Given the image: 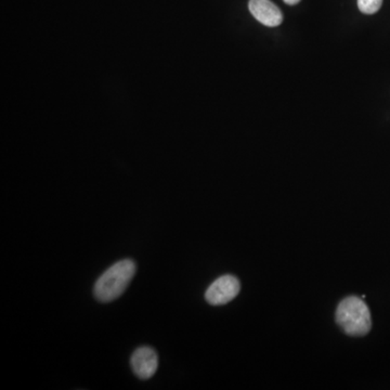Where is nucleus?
I'll return each mask as SVG.
<instances>
[{
  "instance_id": "obj_2",
  "label": "nucleus",
  "mask_w": 390,
  "mask_h": 390,
  "mask_svg": "<svg viewBox=\"0 0 390 390\" xmlns=\"http://www.w3.org/2000/svg\"><path fill=\"white\" fill-rule=\"evenodd\" d=\"M336 321L349 336H364L371 331L372 320L368 305L358 297L342 300L336 311Z\"/></svg>"
},
{
  "instance_id": "obj_1",
  "label": "nucleus",
  "mask_w": 390,
  "mask_h": 390,
  "mask_svg": "<svg viewBox=\"0 0 390 390\" xmlns=\"http://www.w3.org/2000/svg\"><path fill=\"white\" fill-rule=\"evenodd\" d=\"M132 259H123L112 265L95 282L93 294L100 302H111L122 296L136 275Z\"/></svg>"
},
{
  "instance_id": "obj_3",
  "label": "nucleus",
  "mask_w": 390,
  "mask_h": 390,
  "mask_svg": "<svg viewBox=\"0 0 390 390\" xmlns=\"http://www.w3.org/2000/svg\"><path fill=\"white\" fill-rule=\"evenodd\" d=\"M240 290L241 284L238 278L226 275L218 278L211 284L205 292V298L213 306H221L233 300L238 295Z\"/></svg>"
},
{
  "instance_id": "obj_5",
  "label": "nucleus",
  "mask_w": 390,
  "mask_h": 390,
  "mask_svg": "<svg viewBox=\"0 0 390 390\" xmlns=\"http://www.w3.org/2000/svg\"><path fill=\"white\" fill-rule=\"evenodd\" d=\"M248 7L253 16L263 26L275 28L283 22L281 10L270 0H251Z\"/></svg>"
},
{
  "instance_id": "obj_4",
  "label": "nucleus",
  "mask_w": 390,
  "mask_h": 390,
  "mask_svg": "<svg viewBox=\"0 0 390 390\" xmlns=\"http://www.w3.org/2000/svg\"><path fill=\"white\" fill-rule=\"evenodd\" d=\"M130 364L138 379H149L159 368V356L153 348L143 346L135 350L130 359Z\"/></svg>"
},
{
  "instance_id": "obj_7",
  "label": "nucleus",
  "mask_w": 390,
  "mask_h": 390,
  "mask_svg": "<svg viewBox=\"0 0 390 390\" xmlns=\"http://www.w3.org/2000/svg\"><path fill=\"white\" fill-rule=\"evenodd\" d=\"M300 0H284V3L288 4L290 6L297 5Z\"/></svg>"
},
{
  "instance_id": "obj_6",
  "label": "nucleus",
  "mask_w": 390,
  "mask_h": 390,
  "mask_svg": "<svg viewBox=\"0 0 390 390\" xmlns=\"http://www.w3.org/2000/svg\"><path fill=\"white\" fill-rule=\"evenodd\" d=\"M383 0H358V7L365 14H374L381 9Z\"/></svg>"
}]
</instances>
